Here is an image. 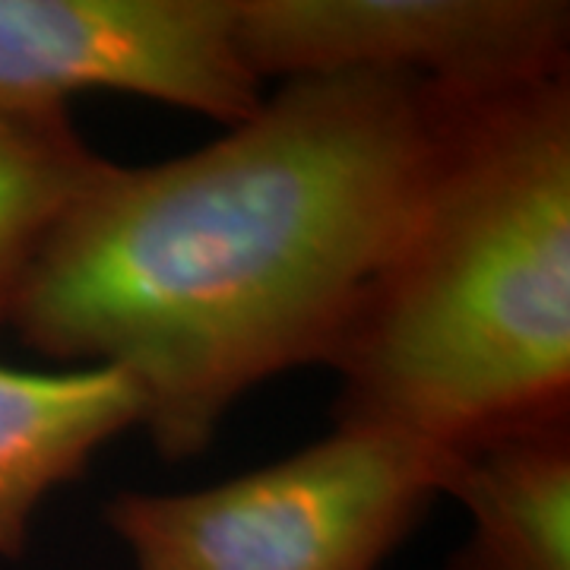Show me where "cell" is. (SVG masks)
Segmentation results:
<instances>
[{"instance_id":"obj_1","label":"cell","mask_w":570,"mask_h":570,"mask_svg":"<svg viewBox=\"0 0 570 570\" xmlns=\"http://www.w3.org/2000/svg\"><path fill=\"white\" fill-rule=\"evenodd\" d=\"M450 102L406 73L285 80L206 149L105 163L7 321L45 358L124 371L153 448L194 456L247 390L330 365L415 216Z\"/></svg>"},{"instance_id":"obj_7","label":"cell","mask_w":570,"mask_h":570,"mask_svg":"<svg viewBox=\"0 0 570 570\" xmlns=\"http://www.w3.org/2000/svg\"><path fill=\"white\" fill-rule=\"evenodd\" d=\"M140 415V390L118 367L0 365V558H20L41 498Z\"/></svg>"},{"instance_id":"obj_2","label":"cell","mask_w":570,"mask_h":570,"mask_svg":"<svg viewBox=\"0 0 570 570\" xmlns=\"http://www.w3.org/2000/svg\"><path fill=\"white\" fill-rule=\"evenodd\" d=\"M336 425L453 448L570 403V77L453 92L406 235L330 358Z\"/></svg>"},{"instance_id":"obj_5","label":"cell","mask_w":570,"mask_h":570,"mask_svg":"<svg viewBox=\"0 0 570 570\" xmlns=\"http://www.w3.org/2000/svg\"><path fill=\"white\" fill-rule=\"evenodd\" d=\"M86 89L127 92L225 127L264 108L235 0H0V108L67 111Z\"/></svg>"},{"instance_id":"obj_6","label":"cell","mask_w":570,"mask_h":570,"mask_svg":"<svg viewBox=\"0 0 570 570\" xmlns=\"http://www.w3.org/2000/svg\"><path fill=\"white\" fill-rule=\"evenodd\" d=\"M441 491L469 510L448 570H570V403L444 448Z\"/></svg>"},{"instance_id":"obj_8","label":"cell","mask_w":570,"mask_h":570,"mask_svg":"<svg viewBox=\"0 0 570 570\" xmlns=\"http://www.w3.org/2000/svg\"><path fill=\"white\" fill-rule=\"evenodd\" d=\"M105 163L67 111L0 108V324L41 238Z\"/></svg>"},{"instance_id":"obj_3","label":"cell","mask_w":570,"mask_h":570,"mask_svg":"<svg viewBox=\"0 0 570 570\" xmlns=\"http://www.w3.org/2000/svg\"><path fill=\"white\" fill-rule=\"evenodd\" d=\"M441 482V448L336 425L213 489L121 491L105 523L137 570H377L444 494Z\"/></svg>"},{"instance_id":"obj_4","label":"cell","mask_w":570,"mask_h":570,"mask_svg":"<svg viewBox=\"0 0 570 570\" xmlns=\"http://www.w3.org/2000/svg\"><path fill=\"white\" fill-rule=\"evenodd\" d=\"M235 3L242 55L264 82L374 70L479 96L570 77L564 0Z\"/></svg>"}]
</instances>
